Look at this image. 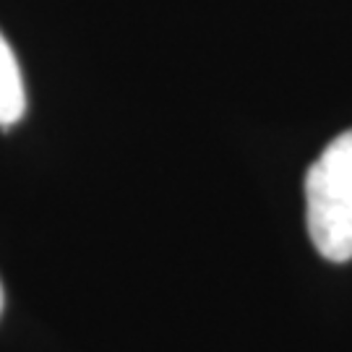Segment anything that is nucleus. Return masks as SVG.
I'll use <instances>...</instances> for the list:
<instances>
[{
  "label": "nucleus",
  "instance_id": "f257e3e1",
  "mask_svg": "<svg viewBox=\"0 0 352 352\" xmlns=\"http://www.w3.org/2000/svg\"><path fill=\"white\" fill-rule=\"evenodd\" d=\"M305 219L316 251L342 264L352 258V128L318 154L305 175Z\"/></svg>",
  "mask_w": 352,
  "mask_h": 352
},
{
  "label": "nucleus",
  "instance_id": "f03ea898",
  "mask_svg": "<svg viewBox=\"0 0 352 352\" xmlns=\"http://www.w3.org/2000/svg\"><path fill=\"white\" fill-rule=\"evenodd\" d=\"M26 110V89L21 68L11 45L0 34V128H8L21 120Z\"/></svg>",
  "mask_w": 352,
  "mask_h": 352
},
{
  "label": "nucleus",
  "instance_id": "7ed1b4c3",
  "mask_svg": "<svg viewBox=\"0 0 352 352\" xmlns=\"http://www.w3.org/2000/svg\"><path fill=\"white\" fill-rule=\"evenodd\" d=\"M3 300H6V298H3V285H0V314H3Z\"/></svg>",
  "mask_w": 352,
  "mask_h": 352
}]
</instances>
